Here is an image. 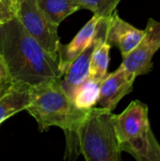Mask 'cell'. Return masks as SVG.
Segmentation results:
<instances>
[{
    "label": "cell",
    "mask_w": 160,
    "mask_h": 161,
    "mask_svg": "<svg viewBox=\"0 0 160 161\" xmlns=\"http://www.w3.org/2000/svg\"><path fill=\"white\" fill-rule=\"evenodd\" d=\"M0 56L14 82L34 86L62 76L58 55L45 51L17 18L0 25Z\"/></svg>",
    "instance_id": "1"
},
{
    "label": "cell",
    "mask_w": 160,
    "mask_h": 161,
    "mask_svg": "<svg viewBox=\"0 0 160 161\" xmlns=\"http://www.w3.org/2000/svg\"><path fill=\"white\" fill-rule=\"evenodd\" d=\"M60 78L31 86L30 103L25 110L36 120L41 132L57 126L66 137L65 158H75L80 154L78 129L89 109L75 107L60 85Z\"/></svg>",
    "instance_id": "2"
},
{
    "label": "cell",
    "mask_w": 160,
    "mask_h": 161,
    "mask_svg": "<svg viewBox=\"0 0 160 161\" xmlns=\"http://www.w3.org/2000/svg\"><path fill=\"white\" fill-rule=\"evenodd\" d=\"M114 125L123 152L138 161H160V144L152 130L146 104L132 101L122 113L114 114Z\"/></svg>",
    "instance_id": "3"
},
{
    "label": "cell",
    "mask_w": 160,
    "mask_h": 161,
    "mask_svg": "<svg viewBox=\"0 0 160 161\" xmlns=\"http://www.w3.org/2000/svg\"><path fill=\"white\" fill-rule=\"evenodd\" d=\"M79 152L87 161H120L121 144L114 125V113L93 107L78 129Z\"/></svg>",
    "instance_id": "4"
},
{
    "label": "cell",
    "mask_w": 160,
    "mask_h": 161,
    "mask_svg": "<svg viewBox=\"0 0 160 161\" xmlns=\"http://www.w3.org/2000/svg\"><path fill=\"white\" fill-rule=\"evenodd\" d=\"M16 18L45 51L58 55L61 43L58 33V25L44 14L36 0H18Z\"/></svg>",
    "instance_id": "5"
},
{
    "label": "cell",
    "mask_w": 160,
    "mask_h": 161,
    "mask_svg": "<svg viewBox=\"0 0 160 161\" xmlns=\"http://www.w3.org/2000/svg\"><path fill=\"white\" fill-rule=\"evenodd\" d=\"M143 37L138 45L124 58L122 66L138 77L149 74L153 69V57L160 49V23L149 18Z\"/></svg>",
    "instance_id": "6"
},
{
    "label": "cell",
    "mask_w": 160,
    "mask_h": 161,
    "mask_svg": "<svg viewBox=\"0 0 160 161\" xmlns=\"http://www.w3.org/2000/svg\"><path fill=\"white\" fill-rule=\"evenodd\" d=\"M107 19H101L98 24L96 34L89 45L69 65L60 78V85L66 95L73 100L78 88L88 79L90 64L92 53L97 44L106 39Z\"/></svg>",
    "instance_id": "7"
},
{
    "label": "cell",
    "mask_w": 160,
    "mask_h": 161,
    "mask_svg": "<svg viewBox=\"0 0 160 161\" xmlns=\"http://www.w3.org/2000/svg\"><path fill=\"white\" fill-rule=\"evenodd\" d=\"M136 78L120 65L101 81L97 105L113 112L120 101L133 91Z\"/></svg>",
    "instance_id": "8"
},
{
    "label": "cell",
    "mask_w": 160,
    "mask_h": 161,
    "mask_svg": "<svg viewBox=\"0 0 160 161\" xmlns=\"http://www.w3.org/2000/svg\"><path fill=\"white\" fill-rule=\"evenodd\" d=\"M144 30L139 29L123 20L117 10L107 18L106 40L108 43L116 46L123 58L126 57L141 42Z\"/></svg>",
    "instance_id": "9"
},
{
    "label": "cell",
    "mask_w": 160,
    "mask_h": 161,
    "mask_svg": "<svg viewBox=\"0 0 160 161\" xmlns=\"http://www.w3.org/2000/svg\"><path fill=\"white\" fill-rule=\"evenodd\" d=\"M100 20V17L93 15L75 35V37L72 40L71 42H69L68 44H59L58 50V57L59 70L62 75L68 69L69 65L73 62V60L76 57H78V55L91 42L94 35L96 34Z\"/></svg>",
    "instance_id": "10"
},
{
    "label": "cell",
    "mask_w": 160,
    "mask_h": 161,
    "mask_svg": "<svg viewBox=\"0 0 160 161\" xmlns=\"http://www.w3.org/2000/svg\"><path fill=\"white\" fill-rule=\"evenodd\" d=\"M31 86L14 82L11 88L0 97V125L14 114L26 109L30 103Z\"/></svg>",
    "instance_id": "11"
},
{
    "label": "cell",
    "mask_w": 160,
    "mask_h": 161,
    "mask_svg": "<svg viewBox=\"0 0 160 161\" xmlns=\"http://www.w3.org/2000/svg\"><path fill=\"white\" fill-rule=\"evenodd\" d=\"M40 8L57 25L65 18L81 9L76 0H36Z\"/></svg>",
    "instance_id": "12"
},
{
    "label": "cell",
    "mask_w": 160,
    "mask_h": 161,
    "mask_svg": "<svg viewBox=\"0 0 160 161\" xmlns=\"http://www.w3.org/2000/svg\"><path fill=\"white\" fill-rule=\"evenodd\" d=\"M110 49L111 44L108 43L106 39L97 44L91 56L88 79L99 83L105 79L108 74Z\"/></svg>",
    "instance_id": "13"
},
{
    "label": "cell",
    "mask_w": 160,
    "mask_h": 161,
    "mask_svg": "<svg viewBox=\"0 0 160 161\" xmlns=\"http://www.w3.org/2000/svg\"><path fill=\"white\" fill-rule=\"evenodd\" d=\"M99 92L100 83L87 79L76 91L73 102L80 109H91L97 105Z\"/></svg>",
    "instance_id": "14"
},
{
    "label": "cell",
    "mask_w": 160,
    "mask_h": 161,
    "mask_svg": "<svg viewBox=\"0 0 160 161\" xmlns=\"http://www.w3.org/2000/svg\"><path fill=\"white\" fill-rule=\"evenodd\" d=\"M81 8L91 10L93 15L107 19L116 10L122 0H76Z\"/></svg>",
    "instance_id": "15"
},
{
    "label": "cell",
    "mask_w": 160,
    "mask_h": 161,
    "mask_svg": "<svg viewBox=\"0 0 160 161\" xmlns=\"http://www.w3.org/2000/svg\"><path fill=\"white\" fill-rule=\"evenodd\" d=\"M18 0H0V25L16 18Z\"/></svg>",
    "instance_id": "16"
},
{
    "label": "cell",
    "mask_w": 160,
    "mask_h": 161,
    "mask_svg": "<svg viewBox=\"0 0 160 161\" xmlns=\"http://www.w3.org/2000/svg\"><path fill=\"white\" fill-rule=\"evenodd\" d=\"M14 81L9 74V71L0 56V97L4 95L13 85Z\"/></svg>",
    "instance_id": "17"
}]
</instances>
